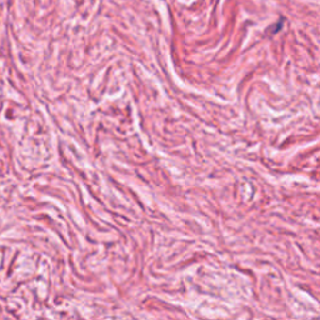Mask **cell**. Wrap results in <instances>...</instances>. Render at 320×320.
Returning a JSON list of instances; mask_svg holds the SVG:
<instances>
[]
</instances>
